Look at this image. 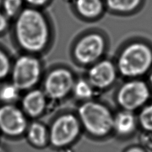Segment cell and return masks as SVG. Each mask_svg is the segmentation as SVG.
I'll use <instances>...</instances> for the list:
<instances>
[{
    "mask_svg": "<svg viewBox=\"0 0 152 152\" xmlns=\"http://www.w3.org/2000/svg\"><path fill=\"white\" fill-rule=\"evenodd\" d=\"M12 36L22 53L38 56L50 47L53 30L42 10L28 6L13 20Z\"/></svg>",
    "mask_w": 152,
    "mask_h": 152,
    "instance_id": "6da1fadb",
    "label": "cell"
},
{
    "mask_svg": "<svg viewBox=\"0 0 152 152\" xmlns=\"http://www.w3.org/2000/svg\"><path fill=\"white\" fill-rule=\"evenodd\" d=\"M152 66V50L142 42H134L125 48L118 59V68L126 77L144 75Z\"/></svg>",
    "mask_w": 152,
    "mask_h": 152,
    "instance_id": "7a4b0ae2",
    "label": "cell"
},
{
    "mask_svg": "<svg viewBox=\"0 0 152 152\" xmlns=\"http://www.w3.org/2000/svg\"><path fill=\"white\" fill-rule=\"evenodd\" d=\"M78 113L84 127L94 136H105L113 129V116L106 106L99 103H84Z\"/></svg>",
    "mask_w": 152,
    "mask_h": 152,
    "instance_id": "3957f363",
    "label": "cell"
},
{
    "mask_svg": "<svg viewBox=\"0 0 152 152\" xmlns=\"http://www.w3.org/2000/svg\"><path fill=\"white\" fill-rule=\"evenodd\" d=\"M42 63L38 56L22 53L13 61L12 83L20 90L31 89L40 80Z\"/></svg>",
    "mask_w": 152,
    "mask_h": 152,
    "instance_id": "277c9868",
    "label": "cell"
},
{
    "mask_svg": "<svg viewBox=\"0 0 152 152\" xmlns=\"http://www.w3.org/2000/svg\"><path fill=\"white\" fill-rule=\"evenodd\" d=\"M150 95V89L144 81L134 80L127 81L119 88L117 100L124 110L133 112L143 106Z\"/></svg>",
    "mask_w": 152,
    "mask_h": 152,
    "instance_id": "5b68a950",
    "label": "cell"
},
{
    "mask_svg": "<svg viewBox=\"0 0 152 152\" xmlns=\"http://www.w3.org/2000/svg\"><path fill=\"white\" fill-rule=\"evenodd\" d=\"M104 38L99 34L91 33L81 37L73 48V56L78 63L89 65L96 62L104 54Z\"/></svg>",
    "mask_w": 152,
    "mask_h": 152,
    "instance_id": "8992f818",
    "label": "cell"
},
{
    "mask_svg": "<svg viewBox=\"0 0 152 152\" xmlns=\"http://www.w3.org/2000/svg\"><path fill=\"white\" fill-rule=\"evenodd\" d=\"M74 83V75L68 69L56 67L51 70L45 78V94L51 99H61L73 89Z\"/></svg>",
    "mask_w": 152,
    "mask_h": 152,
    "instance_id": "52a82bcc",
    "label": "cell"
},
{
    "mask_svg": "<svg viewBox=\"0 0 152 152\" xmlns=\"http://www.w3.org/2000/svg\"><path fill=\"white\" fill-rule=\"evenodd\" d=\"M80 131V123L74 115H62L56 119L51 127V142L56 147H64L72 143L78 136Z\"/></svg>",
    "mask_w": 152,
    "mask_h": 152,
    "instance_id": "ba28073f",
    "label": "cell"
},
{
    "mask_svg": "<svg viewBox=\"0 0 152 152\" xmlns=\"http://www.w3.org/2000/svg\"><path fill=\"white\" fill-rule=\"evenodd\" d=\"M26 126V119L18 108L12 105L0 107V129L5 134L18 136L23 134Z\"/></svg>",
    "mask_w": 152,
    "mask_h": 152,
    "instance_id": "9c48e42d",
    "label": "cell"
},
{
    "mask_svg": "<svg viewBox=\"0 0 152 152\" xmlns=\"http://www.w3.org/2000/svg\"><path fill=\"white\" fill-rule=\"evenodd\" d=\"M117 76L115 66L109 60L95 64L88 72V81L94 88L105 89L114 83Z\"/></svg>",
    "mask_w": 152,
    "mask_h": 152,
    "instance_id": "30bf717a",
    "label": "cell"
},
{
    "mask_svg": "<svg viewBox=\"0 0 152 152\" xmlns=\"http://www.w3.org/2000/svg\"><path fill=\"white\" fill-rule=\"evenodd\" d=\"M22 105L25 112L32 117L40 115L46 105L45 94L40 90H32L23 99Z\"/></svg>",
    "mask_w": 152,
    "mask_h": 152,
    "instance_id": "8fae6325",
    "label": "cell"
},
{
    "mask_svg": "<svg viewBox=\"0 0 152 152\" xmlns=\"http://www.w3.org/2000/svg\"><path fill=\"white\" fill-rule=\"evenodd\" d=\"M136 124V118L130 111H121L113 117V129L122 135L132 134L135 129Z\"/></svg>",
    "mask_w": 152,
    "mask_h": 152,
    "instance_id": "7c38bea8",
    "label": "cell"
},
{
    "mask_svg": "<svg viewBox=\"0 0 152 152\" xmlns=\"http://www.w3.org/2000/svg\"><path fill=\"white\" fill-rule=\"evenodd\" d=\"M74 6L79 14L87 19L97 17L104 10L102 0H74Z\"/></svg>",
    "mask_w": 152,
    "mask_h": 152,
    "instance_id": "4fadbf2b",
    "label": "cell"
},
{
    "mask_svg": "<svg viewBox=\"0 0 152 152\" xmlns=\"http://www.w3.org/2000/svg\"><path fill=\"white\" fill-rule=\"evenodd\" d=\"M24 0H1L0 8L10 20H14L25 8Z\"/></svg>",
    "mask_w": 152,
    "mask_h": 152,
    "instance_id": "5bb4252c",
    "label": "cell"
},
{
    "mask_svg": "<svg viewBox=\"0 0 152 152\" xmlns=\"http://www.w3.org/2000/svg\"><path fill=\"white\" fill-rule=\"evenodd\" d=\"M28 136L31 143L40 147L45 144L47 140V131L43 125L39 123H34L29 127Z\"/></svg>",
    "mask_w": 152,
    "mask_h": 152,
    "instance_id": "9a60e30c",
    "label": "cell"
},
{
    "mask_svg": "<svg viewBox=\"0 0 152 152\" xmlns=\"http://www.w3.org/2000/svg\"><path fill=\"white\" fill-rule=\"evenodd\" d=\"M142 0H106L107 6L118 12H129L139 6Z\"/></svg>",
    "mask_w": 152,
    "mask_h": 152,
    "instance_id": "2e32d148",
    "label": "cell"
},
{
    "mask_svg": "<svg viewBox=\"0 0 152 152\" xmlns=\"http://www.w3.org/2000/svg\"><path fill=\"white\" fill-rule=\"evenodd\" d=\"M94 87L88 81L80 80L74 83L73 90L78 98L81 99H90L94 94Z\"/></svg>",
    "mask_w": 152,
    "mask_h": 152,
    "instance_id": "e0dca14e",
    "label": "cell"
},
{
    "mask_svg": "<svg viewBox=\"0 0 152 152\" xmlns=\"http://www.w3.org/2000/svg\"><path fill=\"white\" fill-rule=\"evenodd\" d=\"M12 63L7 51L0 46V80L7 77L10 74Z\"/></svg>",
    "mask_w": 152,
    "mask_h": 152,
    "instance_id": "ac0fdd59",
    "label": "cell"
},
{
    "mask_svg": "<svg viewBox=\"0 0 152 152\" xmlns=\"http://www.w3.org/2000/svg\"><path fill=\"white\" fill-rule=\"evenodd\" d=\"M138 119L143 129L152 132V104L147 105L141 111Z\"/></svg>",
    "mask_w": 152,
    "mask_h": 152,
    "instance_id": "d6986e66",
    "label": "cell"
},
{
    "mask_svg": "<svg viewBox=\"0 0 152 152\" xmlns=\"http://www.w3.org/2000/svg\"><path fill=\"white\" fill-rule=\"evenodd\" d=\"M19 91L16 87L12 84L4 86L0 90V98L5 102H13L18 98Z\"/></svg>",
    "mask_w": 152,
    "mask_h": 152,
    "instance_id": "ffe728a7",
    "label": "cell"
},
{
    "mask_svg": "<svg viewBox=\"0 0 152 152\" xmlns=\"http://www.w3.org/2000/svg\"><path fill=\"white\" fill-rule=\"evenodd\" d=\"M10 20L2 12L0 8V36H2L7 32L10 26Z\"/></svg>",
    "mask_w": 152,
    "mask_h": 152,
    "instance_id": "44dd1931",
    "label": "cell"
},
{
    "mask_svg": "<svg viewBox=\"0 0 152 152\" xmlns=\"http://www.w3.org/2000/svg\"><path fill=\"white\" fill-rule=\"evenodd\" d=\"M24 1L28 7L41 9L50 4L51 0H24Z\"/></svg>",
    "mask_w": 152,
    "mask_h": 152,
    "instance_id": "7402d4cb",
    "label": "cell"
},
{
    "mask_svg": "<svg viewBox=\"0 0 152 152\" xmlns=\"http://www.w3.org/2000/svg\"><path fill=\"white\" fill-rule=\"evenodd\" d=\"M126 152H145L143 151L142 148H137V147H134L129 149Z\"/></svg>",
    "mask_w": 152,
    "mask_h": 152,
    "instance_id": "603a6c76",
    "label": "cell"
},
{
    "mask_svg": "<svg viewBox=\"0 0 152 152\" xmlns=\"http://www.w3.org/2000/svg\"><path fill=\"white\" fill-rule=\"evenodd\" d=\"M150 82L151 86L152 87V72H151V74L150 75Z\"/></svg>",
    "mask_w": 152,
    "mask_h": 152,
    "instance_id": "cb8c5ba5",
    "label": "cell"
}]
</instances>
